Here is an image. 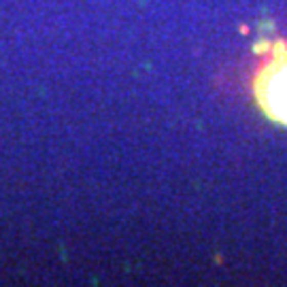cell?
<instances>
[{
	"label": "cell",
	"instance_id": "1",
	"mask_svg": "<svg viewBox=\"0 0 287 287\" xmlns=\"http://www.w3.org/2000/svg\"><path fill=\"white\" fill-rule=\"evenodd\" d=\"M251 90L268 119L287 126V40H277L257 60Z\"/></svg>",
	"mask_w": 287,
	"mask_h": 287
}]
</instances>
